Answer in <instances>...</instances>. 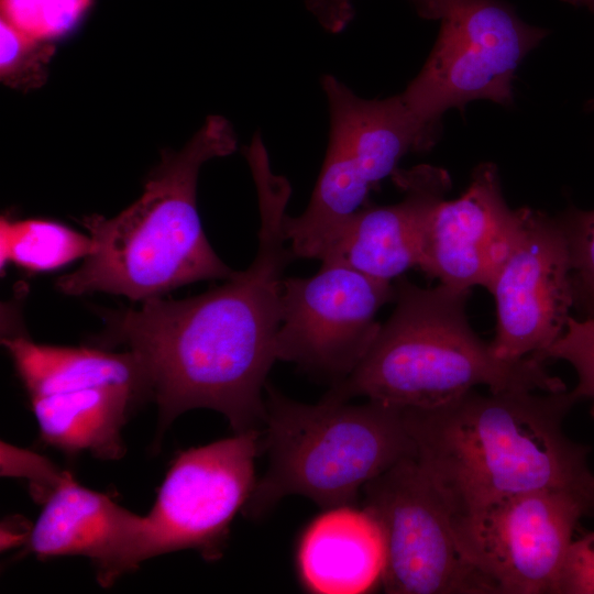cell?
Wrapping results in <instances>:
<instances>
[{"mask_svg": "<svg viewBox=\"0 0 594 594\" xmlns=\"http://www.w3.org/2000/svg\"><path fill=\"white\" fill-rule=\"evenodd\" d=\"M394 298L392 282L338 260L322 261L309 277H284L277 360L342 382L370 350L382 324L377 312Z\"/></svg>", "mask_w": 594, "mask_h": 594, "instance_id": "cell-9", "label": "cell"}, {"mask_svg": "<svg viewBox=\"0 0 594 594\" xmlns=\"http://www.w3.org/2000/svg\"><path fill=\"white\" fill-rule=\"evenodd\" d=\"M330 112L329 144L321 173L370 194L398 169L409 152L429 150L438 132L422 123L402 94L367 100L332 75L322 78Z\"/></svg>", "mask_w": 594, "mask_h": 594, "instance_id": "cell-12", "label": "cell"}, {"mask_svg": "<svg viewBox=\"0 0 594 594\" xmlns=\"http://www.w3.org/2000/svg\"><path fill=\"white\" fill-rule=\"evenodd\" d=\"M30 398L81 388L121 385L150 395L139 358L130 350L110 352L92 348L40 344L23 333L2 336Z\"/></svg>", "mask_w": 594, "mask_h": 594, "instance_id": "cell-17", "label": "cell"}, {"mask_svg": "<svg viewBox=\"0 0 594 594\" xmlns=\"http://www.w3.org/2000/svg\"><path fill=\"white\" fill-rule=\"evenodd\" d=\"M302 586L315 594H363L382 585L386 543L365 508L345 504L323 509L302 531L296 550Z\"/></svg>", "mask_w": 594, "mask_h": 594, "instance_id": "cell-16", "label": "cell"}, {"mask_svg": "<svg viewBox=\"0 0 594 594\" xmlns=\"http://www.w3.org/2000/svg\"><path fill=\"white\" fill-rule=\"evenodd\" d=\"M245 156L260 211L249 267L200 295L152 298L107 317L105 342L125 345L139 358L162 427L195 408L222 414L234 432L264 425L284 272L296 260L284 231L292 188L273 173L264 144H253Z\"/></svg>", "mask_w": 594, "mask_h": 594, "instance_id": "cell-1", "label": "cell"}, {"mask_svg": "<svg viewBox=\"0 0 594 594\" xmlns=\"http://www.w3.org/2000/svg\"><path fill=\"white\" fill-rule=\"evenodd\" d=\"M311 11L330 31L342 30L351 19V0H307Z\"/></svg>", "mask_w": 594, "mask_h": 594, "instance_id": "cell-26", "label": "cell"}, {"mask_svg": "<svg viewBox=\"0 0 594 594\" xmlns=\"http://www.w3.org/2000/svg\"><path fill=\"white\" fill-rule=\"evenodd\" d=\"M547 360H562L574 367L578 384L571 393L576 400H591L594 416V316H571L563 334L539 359Z\"/></svg>", "mask_w": 594, "mask_h": 594, "instance_id": "cell-23", "label": "cell"}, {"mask_svg": "<svg viewBox=\"0 0 594 594\" xmlns=\"http://www.w3.org/2000/svg\"><path fill=\"white\" fill-rule=\"evenodd\" d=\"M262 449L268 466L243 512L260 518L289 495L322 509L352 504L363 487L407 458H416L403 408L366 399L352 404L330 394L316 404L265 388Z\"/></svg>", "mask_w": 594, "mask_h": 594, "instance_id": "cell-5", "label": "cell"}, {"mask_svg": "<svg viewBox=\"0 0 594 594\" xmlns=\"http://www.w3.org/2000/svg\"><path fill=\"white\" fill-rule=\"evenodd\" d=\"M1 270L13 263L30 272L59 268L94 249L90 235L44 219L0 220Z\"/></svg>", "mask_w": 594, "mask_h": 594, "instance_id": "cell-19", "label": "cell"}, {"mask_svg": "<svg viewBox=\"0 0 594 594\" xmlns=\"http://www.w3.org/2000/svg\"><path fill=\"white\" fill-rule=\"evenodd\" d=\"M575 7L585 8L594 13V0H562Z\"/></svg>", "mask_w": 594, "mask_h": 594, "instance_id": "cell-27", "label": "cell"}, {"mask_svg": "<svg viewBox=\"0 0 594 594\" xmlns=\"http://www.w3.org/2000/svg\"><path fill=\"white\" fill-rule=\"evenodd\" d=\"M43 505L29 535V548L38 558L86 557L102 586L144 561L145 517L81 486L69 473Z\"/></svg>", "mask_w": 594, "mask_h": 594, "instance_id": "cell-14", "label": "cell"}, {"mask_svg": "<svg viewBox=\"0 0 594 594\" xmlns=\"http://www.w3.org/2000/svg\"><path fill=\"white\" fill-rule=\"evenodd\" d=\"M518 216L503 196L496 166L479 165L464 193L435 209L418 268L452 288H486L506 254Z\"/></svg>", "mask_w": 594, "mask_h": 594, "instance_id": "cell-13", "label": "cell"}, {"mask_svg": "<svg viewBox=\"0 0 594 594\" xmlns=\"http://www.w3.org/2000/svg\"><path fill=\"white\" fill-rule=\"evenodd\" d=\"M591 510L592 502L579 494L542 488L453 514V527L493 594H556L575 527Z\"/></svg>", "mask_w": 594, "mask_h": 594, "instance_id": "cell-8", "label": "cell"}, {"mask_svg": "<svg viewBox=\"0 0 594 594\" xmlns=\"http://www.w3.org/2000/svg\"><path fill=\"white\" fill-rule=\"evenodd\" d=\"M364 507L386 543L382 586L391 594H493L462 553L453 510L416 458L369 482Z\"/></svg>", "mask_w": 594, "mask_h": 594, "instance_id": "cell-7", "label": "cell"}, {"mask_svg": "<svg viewBox=\"0 0 594 594\" xmlns=\"http://www.w3.org/2000/svg\"><path fill=\"white\" fill-rule=\"evenodd\" d=\"M518 211L509 246L486 287L496 305L490 344L503 360L539 361L571 317V264L558 218L530 208Z\"/></svg>", "mask_w": 594, "mask_h": 594, "instance_id": "cell-11", "label": "cell"}, {"mask_svg": "<svg viewBox=\"0 0 594 594\" xmlns=\"http://www.w3.org/2000/svg\"><path fill=\"white\" fill-rule=\"evenodd\" d=\"M55 53L52 42L32 38L0 21V77L3 84L21 90L42 86Z\"/></svg>", "mask_w": 594, "mask_h": 594, "instance_id": "cell-22", "label": "cell"}, {"mask_svg": "<svg viewBox=\"0 0 594 594\" xmlns=\"http://www.w3.org/2000/svg\"><path fill=\"white\" fill-rule=\"evenodd\" d=\"M68 472L32 451L1 442V475L24 477L35 499L44 503Z\"/></svg>", "mask_w": 594, "mask_h": 594, "instance_id": "cell-24", "label": "cell"}, {"mask_svg": "<svg viewBox=\"0 0 594 594\" xmlns=\"http://www.w3.org/2000/svg\"><path fill=\"white\" fill-rule=\"evenodd\" d=\"M235 148L231 123L208 117L180 152L163 155L136 201L112 218L81 219L92 252L56 288L69 296L102 292L145 301L186 284L230 277L233 271L202 230L196 190L204 163Z\"/></svg>", "mask_w": 594, "mask_h": 594, "instance_id": "cell-3", "label": "cell"}, {"mask_svg": "<svg viewBox=\"0 0 594 594\" xmlns=\"http://www.w3.org/2000/svg\"><path fill=\"white\" fill-rule=\"evenodd\" d=\"M571 392L471 389L433 408L403 409L416 459L453 514L535 490L579 494L594 507L588 449L570 440L563 420Z\"/></svg>", "mask_w": 594, "mask_h": 594, "instance_id": "cell-2", "label": "cell"}, {"mask_svg": "<svg viewBox=\"0 0 594 594\" xmlns=\"http://www.w3.org/2000/svg\"><path fill=\"white\" fill-rule=\"evenodd\" d=\"M260 449L262 436L253 429L180 452L145 515L143 559L185 549L208 561L220 558L256 484Z\"/></svg>", "mask_w": 594, "mask_h": 594, "instance_id": "cell-10", "label": "cell"}, {"mask_svg": "<svg viewBox=\"0 0 594 594\" xmlns=\"http://www.w3.org/2000/svg\"><path fill=\"white\" fill-rule=\"evenodd\" d=\"M557 218L569 250L573 307L581 318L594 316V209L570 208Z\"/></svg>", "mask_w": 594, "mask_h": 594, "instance_id": "cell-21", "label": "cell"}, {"mask_svg": "<svg viewBox=\"0 0 594 594\" xmlns=\"http://www.w3.org/2000/svg\"><path fill=\"white\" fill-rule=\"evenodd\" d=\"M410 1L440 24L426 63L400 92L417 118L438 132L450 109L477 100L509 105L515 74L546 30L526 23L503 0Z\"/></svg>", "mask_w": 594, "mask_h": 594, "instance_id": "cell-6", "label": "cell"}, {"mask_svg": "<svg viewBox=\"0 0 594 594\" xmlns=\"http://www.w3.org/2000/svg\"><path fill=\"white\" fill-rule=\"evenodd\" d=\"M392 178L403 198L387 206L366 202L322 261L338 260L386 282L418 268L427 226L446 199L451 179L447 170L428 164L398 168Z\"/></svg>", "mask_w": 594, "mask_h": 594, "instance_id": "cell-15", "label": "cell"}, {"mask_svg": "<svg viewBox=\"0 0 594 594\" xmlns=\"http://www.w3.org/2000/svg\"><path fill=\"white\" fill-rule=\"evenodd\" d=\"M590 107H591V108H594V99H592V100L590 101Z\"/></svg>", "mask_w": 594, "mask_h": 594, "instance_id": "cell-28", "label": "cell"}, {"mask_svg": "<svg viewBox=\"0 0 594 594\" xmlns=\"http://www.w3.org/2000/svg\"><path fill=\"white\" fill-rule=\"evenodd\" d=\"M140 397L130 387L106 385L30 399L41 437L48 444L113 460L123 454L121 431Z\"/></svg>", "mask_w": 594, "mask_h": 594, "instance_id": "cell-18", "label": "cell"}, {"mask_svg": "<svg viewBox=\"0 0 594 594\" xmlns=\"http://www.w3.org/2000/svg\"><path fill=\"white\" fill-rule=\"evenodd\" d=\"M394 310L381 324L370 350L328 394L364 397L398 408H433L479 385L491 392L566 391L543 363L531 356H496L466 317L470 290L443 284L424 288L398 277Z\"/></svg>", "mask_w": 594, "mask_h": 594, "instance_id": "cell-4", "label": "cell"}, {"mask_svg": "<svg viewBox=\"0 0 594 594\" xmlns=\"http://www.w3.org/2000/svg\"><path fill=\"white\" fill-rule=\"evenodd\" d=\"M556 594H594V531L572 540Z\"/></svg>", "mask_w": 594, "mask_h": 594, "instance_id": "cell-25", "label": "cell"}, {"mask_svg": "<svg viewBox=\"0 0 594 594\" xmlns=\"http://www.w3.org/2000/svg\"><path fill=\"white\" fill-rule=\"evenodd\" d=\"M94 0H0L1 20L21 33L43 42L73 32Z\"/></svg>", "mask_w": 594, "mask_h": 594, "instance_id": "cell-20", "label": "cell"}]
</instances>
